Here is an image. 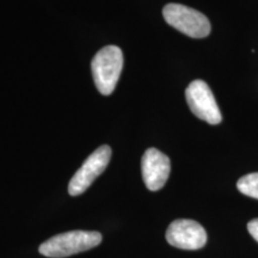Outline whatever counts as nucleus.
I'll use <instances>...</instances> for the list:
<instances>
[{
    "label": "nucleus",
    "instance_id": "nucleus-9",
    "mask_svg": "<svg viewBox=\"0 0 258 258\" xmlns=\"http://www.w3.org/2000/svg\"><path fill=\"white\" fill-rule=\"evenodd\" d=\"M247 231L249 233L252 235V238L258 243V218L251 220L249 224H247Z\"/></svg>",
    "mask_w": 258,
    "mask_h": 258
},
{
    "label": "nucleus",
    "instance_id": "nucleus-3",
    "mask_svg": "<svg viewBox=\"0 0 258 258\" xmlns=\"http://www.w3.org/2000/svg\"><path fill=\"white\" fill-rule=\"evenodd\" d=\"M166 23L192 38L207 37L211 32L208 18L198 10L180 4H167L163 9Z\"/></svg>",
    "mask_w": 258,
    "mask_h": 258
},
{
    "label": "nucleus",
    "instance_id": "nucleus-8",
    "mask_svg": "<svg viewBox=\"0 0 258 258\" xmlns=\"http://www.w3.org/2000/svg\"><path fill=\"white\" fill-rule=\"evenodd\" d=\"M237 188L244 195L258 200V172L241 177L237 182Z\"/></svg>",
    "mask_w": 258,
    "mask_h": 258
},
{
    "label": "nucleus",
    "instance_id": "nucleus-7",
    "mask_svg": "<svg viewBox=\"0 0 258 258\" xmlns=\"http://www.w3.org/2000/svg\"><path fill=\"white\" fill-rule=\"evenodd\" d=\"M169 157L157 148H148L141 159V172L145 185L151 191H157L165 185L170 176Z\"/></svg>",
    "mask_w": 258,
    "mask_h": 258
},
{
    "label": "nucleus",
    "instance_id": "nucleus-2",
    "mask_svg": "<svg viewBox=\"0 0 258 258\" xmlns=\"http://www.w3.org/2000/svg\"><path fill=\"white\" fill-rule=\"evenodd\" d=\"M123 69V53L118 47L106 46L91 61L92 77L99 93L109 96L114 92Z\"/></svg>",
    "mask_w": 258,
    "mask_h": 258
},
{
    "label": "nucleus",
    "instance_id": "nucleus-1",
    "mask_svg": "<svg viewBox=\"0 0 258 258\" xmlns=\"http://www.w3.org/2000/svg\"><path fill=\"white\" fill-rule=\"evenodd\" d=\"M102 234L96 231H71L54 235L40 245L38 251L49 258H63L91 250L101 244Z\"/></svg>",
    "mask_w": 258,
    "mask_h": 258
},
{
    "label": "nucleus",
    "instance_id": "nucleus-6",
    "mask_svg": "<svg viewBox=\"0 0 258 258\" xmlns=\"http://www.w3.org/2000/svg\"><path fill=\"white\" fill-rule=\"evenodd\" d=\"M166 240L182 250H199L207 243V233L198 221L177 219L167 227Z\"/></svg>",
    "mask_w": 258,
    "mask_h": 258
},
{
    "label": "nucleus",
    "instance_id": "nucleus-5",
    "mask_svg": "<svg viewBox=\"0 0 258 258\" xmlns=\"http://www.w3.org/2000/svg\"><path fill=\"white\" fill-rule=\"evenodd\" d=\"M111 148L108 145H103L90 154L85 163L70 180L69 192L71 196H78L88 190L97 177L104 172L111 159Z\"/></svg>",
    "mask_w": 258,
    "mask_h": 258
},
{
    "label": "nucleus",
    "instance_id": "nucleus-4",
    "mask_svg": "<svg viewBox=\"0 0 258 258\" xmlns=\"http://www.w3.org/2000/svg\"><path fill=\"white\" fill-rule=\"evenodd\" d=\"M185 98L190 110L196 117L209 124H219L222 116L212 90L203 80H194L185 90Z\"/></svg>",
    "mask_w": 258,
    "mask_h": 258
}]
</instances>
